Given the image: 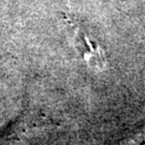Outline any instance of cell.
I'll return each mask as SVG.
<instances>
[{"instance_id": "1", "label": "cell", "mask_w": 145, "mask_h": 145, "mask_svg": "<svg viewBox=\"0 0 145 145\" xmlns=\"http://www.w3.org/2000/svg\"><path fill=\"white\" fill-rule=\"evenodd\" d=\"M73 39L78 52L89 67L96 70H102L105 67L106 58L103 48L93 41L91 37L88 36L81 27L75 26Z\"/></svg>"}, {"instance_id": "2", "label": "cell", "mask_w": 145, "mask_h": 145, "mask_svg": "<svg viewBox=\"0 0 145 145\" xmlns=\"http://www.w3.org/2000/svg\"><path fill=\"white\" fill-rule=\"evenodd\" d=\"M115 145H145V128L131 131L125 138L117 141Z\"/></svg>"}]
</instances>
